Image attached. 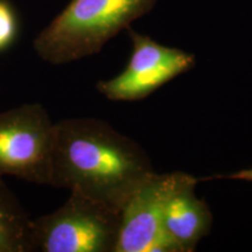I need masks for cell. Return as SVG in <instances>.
Listing matches in <instances>:
<instances>
[{
  "mask_svg": "<svg viewBox=\"0 0 252 252\" xmlns=\"http://www.w3.org/2000/svg\"><path fill=\"white\" fill-rule=\"evenodd\" d=\"M154 172L143 147L109 123L96 118L55 123L53 187L80 191L122 210Z\"/></svg>",
  "mask_w": 252,
  "mask_h": 252,
  "instance_id": "6da1fadb",
  "label": "cell"
},
{
  "mask_svg": "<svg viewBox=\"0 0 252 252\" xmlns=\"http://www.w3.org/2000/svg\"><path fill=\"white\" fill-rule=\"evenodd\" d=\"M157 0H71L34 40L43 61L61 65L100 52L106 42L147 14Z\"/></svg>",
  "mask_w": 252,
  "mask_h": 252,
  "instance_id": "7a4b0ae2",
  "label": "cell"
},
{
  "mask_svg": "<svg viewBox=\"0 0 252 252\" xmlns=\"http://www.w3.org/2000/svg\"><path fill=\"white\" fill-rule=\"evenodd\" d=\"M122 210L80 191L53 213L32 220L33 251L116 252Z\"/></svg>",
  "mask_w": 252,
  "mask_h": 252,
  "instance_id": "3957f363",
  "label": "cell"
},
{
  "mask_svg": "<svg viewBox=\"0 0 252 252\" xmlns=\"http://www.w3.org/2000/svg\"><path fill=\"white\" fill-rule=\"evenodd\" d=\"M54 137L55 123L39 103L0 112V178L50 186Z\"/></svg>",
  "mask_w": 252,
  "mask_h": 252,
  "instance_id": "277c9868",
  "label": "cell"
},
{
  "mask_svg": "<svg viewBox=\"0 0 252 252\" xmlns=\"http://www.w3.org/2000/svg\"><path fill=\"white\" fill-rule=\"evenodd\" d=\"M132 53L127 65L117 76L102 80L96 89L113 102L145 99L166 83L191 70L196 59L185 50L167 47L127 27Z\"/></svg>",
  "mask_w": 252,
  "mask_h": 252,
  "instance_id": "5b68a950",
  "label": "cell"
},
{
  "mask_svg": "<svg viewBox=\"0 0 252 252\" xmlns=\"http://www.w3.org/2000/svg\"><path fill=\"white\" fill-rule=\"evenodd\" d=\"M185 172H154L122 208L116 252H180L163 226L168 198L190 178Z\"/></svg>",
  "mask_w": 252,
  "mask_h": 252,
  "instance_id": "8992f818",
  "label": "cell"
},
{
  "mask_svg": "<svg viewBox=\"0 0 252 252\" xmlns=\"http://www.w3.org/2000/svg\"><path fill=\"white\" fill-rule=\"evenodd\" d=\"M198 179L193 175L169 196L163 212V226L167 235L180 252H193L210 234L213 214L208 204L195 195Z\"/></svg>",
  "mask_w": 252,
  "mask_h": 252,
  "instance_id": "52a82bcc",
  "label": "cell"
},
{
  "mask_svg": "<svg viewBox=\"0 0 252 252\" xmlns=\"http://www.w3.org/2000/svg\"><path fill=\"white\" fill-rule=\"evenodd\" d=\"M32 220L0 178V252H31Z\"/></svg>",
  "mask_w": 252,
  "mask_h": 252,
  "instance_id": "ba28073f",
  "label": "cell"
},
{
  "mask_svg": "<svg viewBox=\"0 0 252 252\" xmlns=\"http://www.w3.org/2000/svg\"><path fill=\"white\" fill-rule=\"evenodd\" d=\"M19 30L18 15L8 0H0V53L13 45Z\"/></svg>",
  "mask_w": 252,
  "mask_h": 252,
  "instance_id": "9c48e42d",
  "label": "cell"
},
{
  "mask_svg": "<svg viewBox=\"0 0 252 252\" xmlns=\"http://www.w3.org/2000/svg\"><path fill=\"white\" fill-rule=\"evenodd\" d=\"M212 179H230V180H242L252 182V168L243 169V171H238L228 175H215Z\"/></svg>",
  "mask_w": 252,
  "mask_h": 252,
  "instance_id": "30bf717a",
  "label": "cell"
}]
</instances>
